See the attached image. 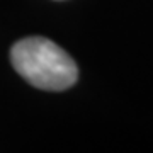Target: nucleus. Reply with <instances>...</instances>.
Masks as SVG:
<instances>
[{
  "label": "nucleus",
  "instance_id": "obj_1",
  "mask_svg": "<svg viewBox=\"0 0 153 153\" xmlns=\"http://www.w3.org/2000/svg\"><path fill=\"white\" fill-rule=\"evenodd\" d=\"M10 61L26 82L41 90L60 92L78 78L76 65L68 53L41 36L17 41L10 49Z\"/></svg>",
  "mask_w": 153,
  "mask_h": 153
}]
</instances>
